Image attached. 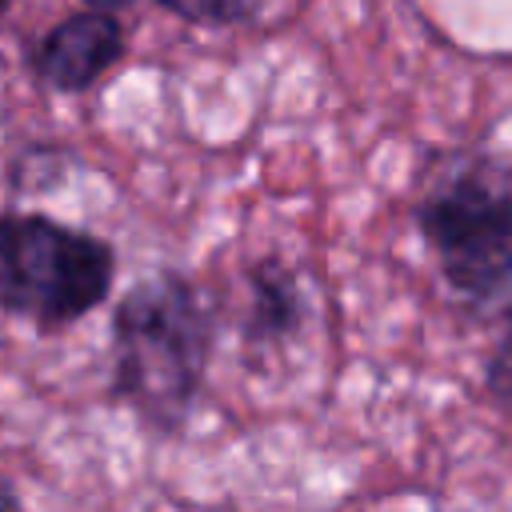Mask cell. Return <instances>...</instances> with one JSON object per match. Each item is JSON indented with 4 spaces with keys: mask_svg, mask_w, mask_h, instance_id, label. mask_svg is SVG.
Returning a JSON list of instances; mask_svg holds the SVG:
<instances>
[{
    "mask_svg": "<svg viewBox=\"0 0 512 512\" xmlns=\"http://www.w3.org/2000/svg\"><path fill=\"white\" fill-rule=\"evenodd\" d=\"M0 508H20V492L0 476Z\"/></svg>",
    "mask_w": 512,
    "mask_h": 512,
    "instance_id": "obj_8",
    "label": "cell"
},
{
    "mask_svg": "<svg viewBox=\"0 0 512 512\" xmlns=\"http://www.w3.org/2000/svg\"><path fill=\"white\" fill-rule=\"evenodd\" d=\"M8 8H12V0H0V24H4V16H8Z\"/></svg>",
    "mask_w": 512,
    "mask_h": 512,
    "instance_id": "obj_10",
    "label": "cell"
},
{
    "mask_svg": "<svg viewBox=\"0 0 512 512\" xmlns=\"http://www.w3.org/2000/svg\"><path fill=\"white\" fill-rule=\"evenodd\" d=\"M484 392L496 408L512 412V324H508V332L500 336L496 352L484 364Z\"/></svg>",
    "mask_w": 512,
    "mask_h": 512,
    "instance_id": "obj_7",
    "label": "cell"
},
{
    "mask_svg": "<svg viewBox=\"0 0 512 512\" xmlns=\"http://www.w3.org/2000/svg\"><path fill=\"white\" fill-rule=\"evenodd\" d=\"M212 344V308L188 276H140L112 312V396L152 432H176L200 396Z\"/></svg>",
    "mask_w": 512,
    "mask_h": 512,
    "instance_id": "obj_1",
    "label": "cell"
},
{
    "mask_svg": "<svg viewBox=\"0 0 512 512\" xmlns=\"http://www.w3.org/2000/svg\"><path fill=\"white\" fill-rule=\"evenodd\" d=\"M156 4L200 28H248L260 24L284 0H156Z\"/></svg>",
    "mask_w": 512,
    "mask_h": 512,
    "instance_id": "obj_6",
    "label": "cell"
},
{
    "mask_svg": "<svg viewBox=\"0 0 512 512\" xmlns=\"http://www.w3.org/2000/svg\"><path fill=\"white\" fill-rule=\"evenodd\" d=\"M116 280L108 240L44 212H0V312L60 332L96 312Z\"/></svg>",
    "mask_w": 512,
    "mask_h": 512,
    "instance_id": "obj_3",
    "label": "cell"
},
{
    "mask_svg": "<svg viewBox=\"0 0 512 512\" xmlns=\"http://www.w3.org/2000/svg\"><path fill=\"white\" fill-rule=\"evenodd\" d=\"M128 52L124 24L112 16V8H84L52 24L32 56L36 80L52 92L76 96L96 88Z\"/></svg>",
    "mask_w": 512,
    "mask_h": 512,
    "instance_id": "obj_4",
    "label": "cell"
},
{
    "mask_svg": "<svg viewBox=\"0 0 512 512\" xmlns=\"http://www.w3.org/2000/svg\"><path fill=\"white\" fill-rule=\"evenodd\" d=\"M88 4H92V8H112V12H116V8H128L132 0H88Z\"/></svg>",
    "mask_w": 512,
    "mask_h": 512,
    "instance_id": "obj_9",
    "label": "cell"
},
{
    "mask_svg": "<svg viewBox=\"0 0 512 512\" xmlns=\"http://www.w3.org/2000/svg\"><path fill=\"white\" fill-rule=\"evenodd\" d=\"M304 288L296 272L280 260H260L248 268V312H244V344L272 348L296 336L304 324Z\"/></svg>",
    "mask_w": 512,
    "mask_h": 512,
    "instance_id": "obj_5",
    "label": "cell"
},
{
    "mask_svg": "<svg viewBox=\"0 0 512 512\" xmlns=\"http://www.w3.org/2000/svg\"><path fill=\"white\" fill-rule=\"evenodd\" d=\"M416 228L444 284L468 304L512 292V176L488 156H448L416 200Z\"/></svg>",
    "mask_w": 512,
    "mask_h": 512,
    "instance_id": "obj_2",
    "label": "cell"
}]
</instances>
